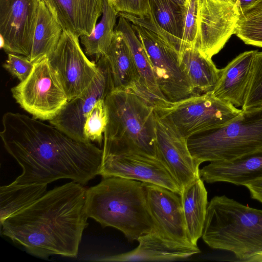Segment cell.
<instances>
[{"instance_id": "cell-1", "label": "cell", "mask_w": 262, "mask_h": 262, "mask_svg": "<svg viewBox=\"0 0 262 262\" xmlns=\"http://www.w3.org/2000/svg\"><path fill=\"white\" fill-rule=\"evenodd\" d=\"M0 136L7 151L22 168L13 184H49L69 179L82 185L99 174L103 149L81 142L55 126L19 113L2 117Z\"/></svg>"}, {"instance_id": "cell-2", "label": "cell", "mask_w": 262, "mask_h": 262, "mask_svg": "<svg viewBox=\"0 0 262 262\" xmlns=\"http://www.w3.org/2000/svg\"><path fill=\"white\" fill-rule=\"evenodd\" d=\"M86 192L83 185L73 181L56 187L0 222L1 234L39 257H76L88 225Z\"/></svg>"}, {"instance_id": "cell-3", "label": "cell", "mask_w": 262, "mask_h": 262, "mask_svg": "<svg viewBox=\"0 0 262 262\" xmlns=\"http://www.w3.org/2000/svg\"><path fill=\"white\" fill-rule=\"evenodd\" d=\"M85 209L89 217L103 227L120 230L129 242L137 241L154 228L145 185L139 181L102 177L98 184L86 189Z\"/></svg>"}, {"instance_id": "cell-4", "label": "cell", "mask_w": 262, "mask_h": 262, "mask_svg": "<svg viewBox=\"0 0 262 262\" xmlns=\"http://www.w3.org/2000/svg\"><path fill=\"white\" fill-rule=\"evenodd\" d=\"M105 102L108 122L103 156L133 152L158 158L155 106L137 94L121 89H113Z\"/></svg>"}, {"instance_id": "cell-5", "label": "cell", "mask_w": 262, "mask_h": 262, "mask_svg": "<svg viewBox=\"0 0 262 262\" xmlns=\"http://www.w3.org/2000/svg\"><path fill=\"white\" fill-rule=\"evenodd\" d=\"M202 237L210 248L247 261L262 253V210L215 196L208 202Z\"/></svg>"}, {"instance_id": "cell-6", "label": "cell", "mask_w": 262, "mask_h": 262, "mask_svg": "<svg viewBox=\"0 0 262 262\" xmlns=\"http://www.w3.org/2000/svg\"><path fill=\"white\" fill-rule=\"evenodd\" d=\"M128 20L142 42L154 72L159 88L167 101L173 103L200 95L182 70L178 48L182 40L156 22L152 13L138 16L119 12Z\"/></svg>"}, {"instance_id": "cell-7", "label": "cell", "mask_w": 262, "mask_h": 262, "mask_svg": "<svg viewBox=\"0 0 262 262\" xmlns=\"http://www.w3.org/2000/svg\"><path fill=\"white\" fill-rule=\"evenodd\" d=\"M187 143L199 165L232 162L262 151V105L242 109L230 122L192 135Z\"/></svg>"}, {"instance_id": "cell-8", "label": "cell", "mask_w": 262, "mask_h": 262, "mask_svg": "<svg viewBox=\"0 0 262 262\" xmlns=\"http://www.w3.org/2000/svg\"><path fill=\"white\" fill-rule=\"evenodd\" d=\"M11 92L23 109L41 120L54 119L68 102L47 57L34 62L28 77L12 87Z\"/></svg>"}, {"instance_id": "cell-9", "label": "cell", "mask_w": 262, "mask_h": 262, "mask_svg": "<svg viewBox=\"0 0 262 262\" xmlns=\"http://www.w3.org/2000/svg\"><path fill=\"white\" fill-rule=\"evenodd\" d=\"M161 109L186 139L195 134L224 125L242 111L229 102L214 97L211 92L184 99L173 103L170 107Z\"/></svg>"}, {"instance_id": "cell-10", "label": "cell", "mask_w": 262, "mask_h": 262, "mask_svg": "<svg viewBox=\"0 0 262 262\" xmlns=\"http://www.w3.org/2000/svg\"><path fill=\"white\" fill-rule=\"evenodd\" d=\"M78 38L63 30L58 43L47 57L67 94L68 101L83 94L99 73L97 63L88 58Z\"/></svg>"}, {"instance_id": "cell-11", "label": "cell", "mask_w": 262, "mask_h": 262, "mask_svg": "<svg viewBox=\"0 0 262 262\" xmlns=\"http://www.w3.org/2000/svg\"><path fill=\"white\" fill-rule=\"evenodd\" d=\"M237 5L222 0H198L194 45L211 58L234 34L239 16Z\"/></svg>"}, {"instance_id": "cell-12", "label": "cell", "mask_w": 262, "mask_h": 262, "mask_svg": "<svg viewBox=\"0 0 262 262\" xmlns=\"http://www.w3.org/2000/svg\"><path fill=\"white\" fill-rule=\"evenodd\" d=\"M158 158L166 166L182 190L200 178L199 165L192 157L187 139L160 108L155 107Z\"/></svg>"}, {"instance_id": "cell-13", "label": "cell", "mask_w": 262, "mask_h": 262, "mask_svg": "<svg viewBox=\"0 0 262 262\" xmlns=\"http://www.w3.org/2000/svg\"><path fill=\"white\" fill-rule=\"evenodd\" d=\"M38 0H0L1 47L8 53L30 57Z\"/></svg>"}, {"instance_id": "cell-14", "label": "cell", "mask_w": 262, "mask_h": 262, "mask_svg": "<svg viewBox=\"0 0 262 262\" xmlns=\"http://www.w3.org/2000/svg\"><path fill=\"white\" fill-rule=\"evenodd\" d=\"M99 175L119 177L156 184L180 195L182 188L159 158L137 152L103 156Z\"/></svg>"}, {"instance_id": "cell-15", "label": "cell", "mask_w": 262, "mask_h": 262, "mask_svg": "<svg viewBox=\"0 0 262 262\" xmlns=\"http://www.w3.org/2000/svg\"><path fill=\"white\" fill-rule=\"evenodd\" d=\"M99 73L89 89L80 96L69 101L50 123L71 138L81 142L88 141L83 134V126L89 112L96 102L105 99L113 89L107 62L104 55L97 60Z\"/></svg>"}, {"instance_id": "cell-16", "label": "cell", "mask_w": 262, "mask_h": 262, "mask_svg": "<svg viewBox=\"0 0 262 262\" xmlns=\"http://www.w3.org/2000/svg\"><path fill=\"white\" fill-rule=\"evenodd\" d=\"M144 183L154 230L168 240L197 246L191 244L188 236L181 195L165 187Z\"/></svg>"}, {"instance_id": "cell-17", "label": "cell", "mask_w": 262, "mask_h": 262, "mask_svg": "<svg viewBox=\"0 0 262 262\" xmlns=\"http://www.w3.org/2000/svg\"><path fill=\"white\" fill-rule=\"evenodd\" d=\"M257 52L245 51L221 69L220 77L211 91L214 97L242 108L248 94Z\"/></svg>"}, {"instance_id": "cell-18", "label": "cell", "mask_w": 262, "mask_h": 262, "mask_svg": "<svg viewBox=\"0 0 262 262\" xmlns=\"http://www.w3.org/2000/svg\"><path fill=\"white\" fill-rule=\"evenodd\" d=\"M64 31L78 37L89 35L102 14L103 0H41Z\"/></svg>"}, {"instance_id": "cell-19", "label": "cell", "mask_w": 262, "mask_h": 262, "mask_svg": "<svg viewBox=\"0 0 262 262\" xmlns=\"http://www.w3.org/2000/svg\"><path fill=\"white\" fill-rule=\"evenodd\" d=\"M139 245L130 251L103 258L105 261H172L198 254V246H188L165 239L154 229L137 240Z\"/></svg>"}, {"instance_id": "cell-20", "label": "cell", "mask_w": 262, "mask_h": 262, "mask_svg": "<svg viewBox=\"0 0 262 262\" xmlns=\"http://www.w3.org/2000/svg\"><path fill=\"white\" fill-rule=\"evenodd\" d=\"M118 16V23L115 30L122 34L132 54L140 77L141 92L139 96L155 107H170L173 103L167 101L163 96L148 57L131 23L123 16Z\"/></svg>"}, {"instance_id": "cell-21", "label": "cell", "mask_w": 262, "mask_h": 262, "mask_svg": "<svg viewBox=\"0 0 262 262\" xmlns=\"http://www.w3.org/2000/svg\"><path fill=\"white\" fill-rule=\"evenodd\" d=\"M207 183L226 182L245 186L262 178V151L229 162H212L199 170Z\"/></svg>"}, {"instance_id": "cell-22", "label": "cell", "mask_w": 262, "mask_h": 262, "mask_svg": "<svg viewBox=\"0 0 262 262\" xmlns=\"http://www.w3.org/2000/svg\"><path fill=\"white\" fill-rule=\"evenodd\" d=\"M107 62L114 89L141 92L140 77L130 49L122 34L115 30L111 43L103 55Z\"/></svg>"}, {"instance_id": "cell-23", "label": "cell", "mask_w": 262, "mask_h": 262, "mask_svg": "<svg viewBox=\"0 0 262 262\" xmlns=\"http://www.w3.org/2000/svg\"><path fill=\"white\" fill-rule=\"evenodd\" d=\"M178 54L180 66L195 91L198 93L211 92L220 77L221 69L194 45L181 42Z\"/></svg>"}, {"instance_id": "cell-24", "label": "cell", "mask_w": 262, "mask_h": 262, "mask_svg": "<svg viewBox=\"0 0 262 262\" xmlns=\"http://www.w3.org/2000/svg\"><path fill=\"white\" fill-rule=\"evenodd\" d=\"M188 237L197 245L202 237L208 204L207 191L200 178L182 189L181 194Z\"/></svg>"}, {"instance_id": "cell-25", "label": "cell", "mask_w": 262, "mask_h": 262, "mask_svg": "<svg viewBox=\"0 0 262 262\" xmlns=\"http://www.w3.org/2000/svg\"><path fill=\"white\" fill-rule=\"evenodd\" d=\"M63 29L47 5L38 0V14L29 59L37 62L47 57L58 43Z\"/></svg>"}, {"instance_id": "cell-26", "label": "cell", "mask_w": 262, "mask_h": 262, "mask_svg": "<svg viewBox=\"0 0 262 262\" xmlns=\"http://www.w3.org/2000/svg\"><path fill=\"white\" fill-rule=\"evenodd\" d=\"M47 184H13L0 187V222L30 206L47 191Z\"/></svg>"}, {"instance_id": "cell-27", "label": "cell", "mask_w": 262, "mask_h": 262, "mask_svg": "<svg viewBox=\"0 0 262 262\" xmlns=\"http://www.w3.org/2000/svg\"><path fill=\"white\" fill-rule=\"evenodd\" d=\"M102 16L89 35L80 37L85 53L88 56H95L96 60L107 51L113 39L117 12L109 4L103 0Z\"/></svg>"}, {"instance_id": "cell-28", "label": "cell", "mask_w": 262, "mask_h": 262, "mask_svg": "<svg viewBox=\"0 0 262 262\" xmlns=\"http://www.w3.org/2000/svg\"><path fill=\"white\" fill-rule=\"evenodd\" d=\"M234 34L245 43L262 48V0L240 12Z\"/></svg>"}, {"instance_id": "cell-29", "label": "cell", "mask_w": 262, "mask_h": 262, "mask_svg": "<svg viewBox=\"0 0 262 262\" xmlns=\"http://www.w3.org/2000/svg\"><path fill=\"white\" fill-rule=\"evenodd\" d=\"M150 12L164 30L181 39L183 8L172 0H149Z\"/></svg>"}, {"instance_id": "cell-30", "label": "cell", "mask_w": 262, "mask_h": 262, "mask_svg": "<svg viewBox=\"0 0 262 262\" xmlns=\"http://www.w3.org/2000/svg\"><path fill=\"white\" fill-rule=\"evenodd\" d=\"M108 122V113L104 99L98 100L88 114L83 126V134L88 141L97 142L100 145Z\"/></svg>"}, {"instance_id": "cell-31", "label": "cell", "mask_w": 262, "mask_h": 262, "mask_svg": "<svg viewBox=\"0 0 262 262\" xmlns=\"http://www.w3.org/2000/svg\"><path fill=\"white\" fill-rule=\"evenodd\" d=\"M262 105V51L256 53L248 94L242 109Z\"/></svg>"}, {"instance_id": "cell-32", "label": "cell", "mask_w": 262, "mask_h": 262, "mask_svg": "<svg viewBox=\"0 0 262 262\" xmlns=\"http://www.w3.org/2000/svg\"><path fill=\"white\" fill-rule=\"evenodd\" d=\"M198 0H186L183 7L182 43L194 45L196 32Z\"/></svg>"}, {"instance_id": "cell-33", "label": "cell", "mask_w": 262, "mask_h": 262, "mask_svg": "<svg viewBox=\"0 0 262 262\" xmlns=\"http://www.w3.org/2000/svg\"><path fill=\"white\" fill-rule=\"evenodd\" d=\"M34 63L26 56L8 53V58L3 64V68L20 82L25 80L31 73Z\"/></svg>"}, {"instance_id": "cell-34", "label": "cell", "mask_w": 262, "mask_h": 262, "mask_svg": "<svg viewBox=\"0 0 262 262\" xmlns=\"http://www.w3.org/2000/svg\"><path fill=\"white\" fill-rule=\"evenodd\" d=\"M118 13L125 12L138 16H147L150 12L149 0H107Z\"/></svg>"}, {"instance_id": "cell-35", "label": "cell", "mask_w": 262, "mask_h": 262, "mask_svg": "<svg viewBox=\"0 0 262 262\" xmlns=\"http://www.w3.org/2000/svg\"><path fill=\"white\" fill-rule=\"evenodd\" d=\"M251 198L262 203V178L251 181L245 185Z\"/></svg>"}, {"instance_id": "cell-36", "label": "cell", "mask_w": 262, "mask_h": 262, "mask_svg": "<svg viewBox=\"0 0 262 262\" xmlns=\"http://www.w3.org/2000/svg\"><path fill=\"white\" fill-rule=\"evenodd\" d=\"M259 0H237V5L239 13L255 4Z\"/></svg>"}, {"instance_id": "cell-37", "label": "cell", "mask_w": 262, "mask_h": 262, "mask_svg": "<svg viewBox=\"0 0 262 262\" xmlns=\"http://www.w3.org/2000/svg\"><path fill=\"white\" fill-rule=\"evenodd\" d=\"M247 261L262 262V253L258 254L251 257Z\"/></svg>"}, {"instance_id": "cell-38", "label": "cell", "mask_w": 262, "mask_h": 262, "mask_svg": "<svg viewBox=\"0 0 262 262\" xmlns=\"http://www.w3.org/2000/svg\"><path fill=\"white\" fill-rule=\"evenodd\" d=\"M172 1H173L175 3H176L180 7H181L182 8H183V7L185 5V2H186V0H172Z\"/></svg>"}, {"instance_id": "cell-39", "label": "cell", "mask_w": 262, "mask_h": 262, "mask_svg": "<svg viewBox=\"0 0 262 262\" xmlns=\"http://www.w3.org/2000/svg\"><path fill=\"white\" fill-rule=\"evenodd\" d=\"M222 1L231 2V3H232L233 4H235L237 5V0H222Z\"/></svg>"}]
</instances>
